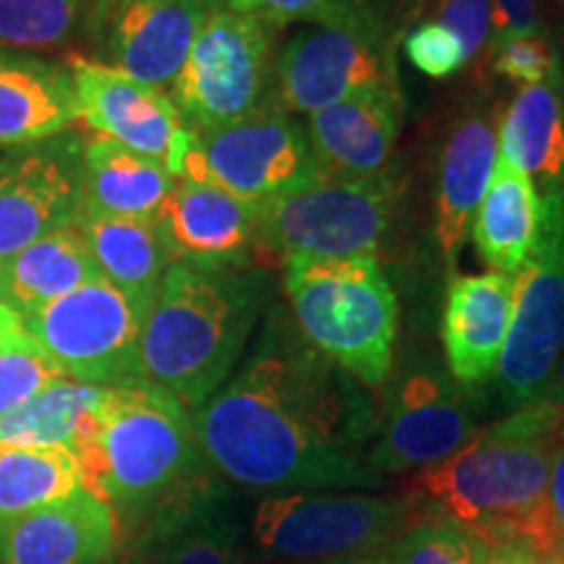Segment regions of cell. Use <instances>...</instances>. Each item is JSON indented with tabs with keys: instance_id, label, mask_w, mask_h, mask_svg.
<instances>
[{
	"instance_id": "obj_1",
	"label": "cell",
	"mask_w": 564,
	"mask_h": 564,
	"mask_svg": "<svg viewBox=\"0 0 564 564\" xmlns=\"http://www.w3.org/2000/svg\"><path fill=\"white\" fill-rule=\"evenodd\" d=\"M209 468L267 491L377 489L369 449L379 411L361 382L272 308L246 364L192 413Z\"/></svg>"
},
{
	"instance_id": "obj_2",
	"label": "cell",
	"mask_w": 564,
	"mask_h": 564,
	"mask_svg": "<svg viewBox=\"0 0 564 564\" xmlns=\"http://www.w3.org/2000/svg\"><path fill=\"white\" fill-rule=\"evenodd\" d=\"M562 440L535 400L491 423L447 460L421 468L408 494L468 528L491 549L518 544L549 564L564 535L549 502V474Z\"/></svg>"
},
{
	"instance_id": "obj_3",
	"label": "cell",
	"mask_w": 564,
	"mask_h": 564,
	"mask_svg": "<svg viewBox=\"0 0 564 564\" xmlns=\"http://www.w3.org/2000/svg\"><path fill=\"white\" fill-rule=\"evenodd\" d=\"M257 267L175 262L147 308L139 382L196 411L228 382L267 299Z\"/></svg>"
},
{
	"instance_id": "obj_4",
	"label": "cell",
	"mask_w": 564,
	"mask_h": 564,
	"mask_svg": "<svg viewBox=\"0 0 564 564\" xmlns=\"http://www.w3.org/2000/svg\"><path fill=\"white\" fill-rule=\"evenodd\" d=\"M87 491L116 512L118 533L202 484L204 460L192 411L150 384L105 387L97 421L74 453Z\"/></svg>"
},
{
	"instance_id": "obj_5",
	"label": "cell",
	"mask_w": 564,
	"mask_h": 564,
	"mask_svg": "<svg viewBox=\"0 0 564 564\" xmlns=\"http://www.w3.org/2000/svg\"><path fill=\"white\" fill-rule=\"evenodd\" d=\"M280 264L303 340L366 390H382L392 377L400 308L377 257H288Z\"/></svg>"
},
{
	"instance_id": "obj_6",
	"label": "cell",
	"mask_w": 564,
	"mask_h": 564,
	"mask_svg": "<svg viewBox=\"0 0 564 564\" xmlns=\"http://www.w3.org/2000/svg\"><path fill=\"white\" fill-rule=\"evenodd\" d=\"M423 512L411 494H274L253 507L249 544L278 564H345L398 544Z\"/></svg>"
},
{
	"instance_id": "obj_7",
	"label": "cell",
	"mask_w": 564,
	"mask_h": 564,
	"mask_svg": "<svg viewBox=\"0 0 564 564\" xmlns=\"http://www.w3.org/2000/svg\"><path fill=\"white\" fill-rule=\"evenodd\" d=\"M400 186L390 173L337 175L316 171L293 192L259 204L257 253L270 259L377 257L390 230Z\"/></svg>"
},
{
	"instance_id": "obj_8",
	"label": "cell",
	"mask_w": 564,
	"mask_h": 564,
	"mask_svg": "<svg viewBox=\"0 0 564 564\" xmlns=\"http://www.w3.org/2000/svg\"><path fill=\"white\" fill-rule=\"evenodd\" d=\"M274 26L253 13L212 6L171 84V100L192 133L243 121L274 95Z\"/></svg>"
},
{
	"instance_id": "obj_9",
	"label": "cell",
	"mask_w": 564,
	"mask_h": 564,
	"mask_svg": "<svg viewBox=\"0 0 564 564\" xmlns=\"http://www.w3.org/2000/svg\"><path fill=\"white\" fill-rule=\"evenodd\" d=\"M377 89L403 91L394 32L377 6L343 24L301 30L278 51L274 95L293 116Z\"/></svg>"
},
{
	"instance_id": "obj_10",
	"label": "cell",
	"mask_w": 564,
	"mask_h": 564,
	"mask_svg": "<svg viewBox=\"0 0 564 564\" xmlns=\"http://www.w3.org/2000/svg\"><path fill=\"white\" fill-rule=\"evenodd\" d=\"M144 316V306L100 278L21 314V322L63 377L95 387H123L139 384Z\"/></svg>"
},
{
	"instance_id": "obj_11",
	"label": "cell",
	"mask_w": 564,
	"mask_h": 564,
	"mask_svg": "<svg viewBox=\"0 0 564 564\" xmlns=\"http://www.w3.org/2000/svg\"><path fill=\"white\" fill-rule=\"evenodd\" d=\"M539 241L514 274V308L494 379L505 408L531 403L564 352V188L541 194Z\"/></svg>"
},
{
	"instance_id": "obj_12",
	"label": "cell",
	"mask_w": 564,
	"mask_h": 564,
	"mask_svg": "<svg viewBox=\"0 0 564 564\" xmlns=\"http://www.w3.org/2000/svg\"><path fill=\"white\" fill-rule=\"evenodd\" d=\"M319 171L308 133L282 108L278 95L243 121L209 133H192L181 162L183 181L207 183L238 199L264 204L293 192Z\"/></svg>"
},
{
	"instance_id": "obj_13",
	"label": "cell",
	"mask_w": 564,
	"mask_h": 564,
	"mask_svg": "<svg viewBox=\"0 0 564 564\" xmlns=\"http://www.w3.org/2000/svg\"><path fill=\"white\" fill-rule=\"evenodd\" d=\"M465 387L449 373L415 369L400 377L379 411L377 440L369 449L373 476L421 470L447 460L481 432Z\"/></svg>"
},
{
	"instance_id": "obj_14",
	"label": "cell",
	"mask_w": 564,
	"mask_h": 564,
	"mask_svg": "<svg viewBox=\"0 0 564 564\" xmlns=\"http://www.w3.org/2000/svg\"><path fill=\"white\" fill-rule=\"evenodd\" d=\"M68 74L79 121L97 137L162 162L178 178L192 131L165 89L84 55H70Z\"/></svg>"
},
{
	"instance_id": "obj_15",
	"label": "cell",
	"mask_w": 564,
	"mask_h": 564,
	"mask_svg": "<svg viewBox=\"0 0 564 564\" xmlns=\"http://www.w3.org/2000/svg\"><path fill=\"white\" fill-rule=\"evenodd\" d=\"M209 9V0H91L87 26L108 66L165 89Z\"/></svg>"
},
{
	"instance_id": "obj_16",
	"label": "cell",
	"mask_w": 564,
	"mask_h": 564,
	"mask_svg": "<svg viewBox=\"0 0 564 564\" xmlns=\"http://www.w3.org/2000/svg\"><path fill=\"white\" fill-rule=\"evenodd\" d=\"M79 175L82 147L58 137L0 160V264L70 225L79 207Z\"/></svg>"
},
{
	"instance_id": "obj_17",
	"label": "cell",
	"mask_w": 564,
	"mask_h": 564,
	"mask_svg": "<svg viewBox=\"0 0 564 564\" xmlns=\"http://www.w3.org/2000/svg\"><path fill=\"white\" fill-rule=\"evenodd\" d=\"M137 564H246L249 520L220 484L204 478L133 531Z\"/></svg>"
},
{
	"instance_id": "obj_18",
	"label": "cell",
	"mask_w": 564,
	"mask_h": 564,
	"mask_svg": "<svg viewBox=\"0 0 564 564\" xmlns=\"http://www.w3.org/2000/svg\"><path fill=\"white\" fill-rule=\"evenodd\" d=\"M173 264L243 267L257 259L259 204L238 199L207 183L183 181L154 217Z\"/></svg>"
},
{
	"instance_id": "obj_19",
	"label": "cell",
	"mask_w": 564,
	"mask_h": 564,
	"mask_svg": "<svg viewBox=\"0 0 564 564\" xmlns=\"http://www.w3.org/2000/svg\"><path fill=\"white\" fill-rule=\"evenodd\" d=\"M514 308V274H457L447 285L442 343L447 371L460 387L494 379Z\"/></svg>"
},
{
	"instance_id": "obj_20",
	"label": "cell",
	"mask_w": 564,
	"mask_h": 564,
	"mask_svg": "<svg viewBox=\"0 0 564 564\" xmlns=\"http://www.w3.org/2000/svg\"><path fill=\"white\" fill-rule=\"evenodd\" d=\"M118 520L91 491L42 507L0 531V564H108Z\"/></svg>"
},
{
	"instance_id": "obj_21",
	"label": "cell",
	"mask_w": 564,
	"mask_h": 564,
	"mask_svg": "<svg viewBox=\"0 0 564 564\" xmlns=\"http://www.w3.org/2000/svg\"><path fill=\"white\" fill-rule=\"evenodd\" d=\"M400 126L403 91L377 89L312 112L306 133L322 171L364 178L387 171Z\"/></svg>"
},
{
	"instance_id": "obj_22",
	"label": "cell",
	"mask_w": 564,
	"mask_h": 564,
	"mask_svg": "<svg viewBox=\"0 0 564 564\" xmlns=\"http://www.w3.org/2000/svg\"><path fill=\"white\" fill-rule=\"evenodd\" d=\"M499 118L489 108H470L457 118L444 141L436 186L434 236L444 264L453 270L476 209L499 160Z\"/></svg>"
},
{
	"instance_id": "obj_23",
	"label": "cell",
	"mask_w": 564,
	"mask_h": 564,
	"mask_svg": "<svg viewBox=\"0 0 564 564\" xmlns=\"http://www.w3.org/2000/svg\"><path fill=\"white\" fill-rule=\"evenodd\" d=\"M79 121L74 82L58 63L0 51V147L42 144Z\"/></svg>"
},
{
	"instance_id": "obj_24",
	"label": "cell",
	"mask_w": 564,
	"mask_h": 564,
	"mask_svg": "<svg viewBox=\"0 0 564 564\" xmlns=\"http://www.w3.org/2000/svg\"><path fill=\"white\" fill-rule=\"evenodd\" d=\"M178 178L144 154L95 137L82 144L79 207L91 215L154 220Z\"/></svg>"
},
{
	"instance_id": "obj_25",
	"label": "cell",
	"mask_w": 564,
	"mask_h": 564,
	"mask_svg": "<svg viewBox=\"0 0 564 564\" xmlns=\"http://www.w3.org/2000/svg\"><path fill=\"white\" fill-rule=\"evenodd\" d=\"M70 228L82 236L102 280L150 308L173 257L154 220L91 215L76 209Z\"/></svg>"
},
{
	"instance_id": "obj_26",
	"label": "cell",
	"mask_w": 564,
	"mask_h": 564,
	"mask_svg": "<svg viewBox=\"0 0 564 564\" xmlns=\"http://www.w3.org/2000/svg\"><path fill=\"white\" fill-rule=\"evenodd\" d=\"M541 215L544 202L539 186L528 175L497 160L489 188L470 225L478 257L494 272L518 274L539 241Z\"/></svg>"
},
{
	"instance_id": "obj_27",
	"label": "cell",
	"mask_w": 564,
	"mask_h": 564,
	"mask_svg": "<svg viewBox=\"0 0 564 564\" xmlns=\"http://www.w3.org/2000/svg\"><path fill=\"white\" fill-rule=\"evenodd\" d=\"M499 160L544 188L564 178V97L560 76L523 84L499 118Z\"/></svg>"
},
{
	"instance_id": "obj_28",
	"label": "cell",
	"mask_w": 564,
	"mask_h": 564,
	"mask_svg": "<svg viewBox=\"0 0 564 564\" xmlns=\"http://www.w3.org/2000/svg\"><path fill=\"white\" fill-rule=\"evenodd\" d=\"M100 278L82 236L66 225L0 264V301L26 314Z\"/></svg>"
},
{
	"instance_id": "obj_29",
	"label": "cell",
	"mask_w": 564,
	"mask_h": 564,
	"mask_svg": "<svg viewBox=\"0 0 564 564\" xmlns=\"http://www.w3.org/2000/svg\"><path fill=\"white\" fill-rule=\"evenodd\" d=\"M105 387L61 377L0 419V447H61L70 455L87 442Z\"/></svg>"
},
{
	"instance_id": "obj_30",
	"label": "cell",
	"mask_w": 564,
	"mask_h": 564,
	"mask_svg": "<svg viewBox=\"0 0 564 564\" xmlns=\"http://www.w3.org/2000/svg\"><path fill=\"white\" fill-rule=\"evenodd\" d=\"M87 489L79 460L61 447H0V531Z\"/></svg>"
},
{
	"instance_id": "obj_31",
	"label": "cell",
	"mask_w": 564,
	"mask_h": 564,
	"mask_svg": "<svg viewBox=\"0 0 564 564\" xmlns=\"http://www.w3.org/2000/svg\"><path fill=\"white\" fill-rule=\"evenodd\" d=\"M426 510V507H423ZM494 549L455 520L423 512L392 546L394 564H486Z\"/></svg>"
},
{
	"instance_id": "obj_32",
	"label": "cell",
	"mask_w": 564,
	"mask_h": 564,
	"mask_svg": "<svg viewBox=\"0 0 564 564\" xmlns=\"http://www.w3.org/2000/svg\"><path fill=\"white\" fill-rule=\"evenodd\" d=\"M82 0H0V45L51 47L68 40Z\"/></svg>"
},
{
	"instance_id": "obj_33",
	"label": "cell",
	"mask_w": 564,
	"mask_h": 564,
	"mask_svg": "<svg viewBox=\"0 0 564 564\" xmlns=\"http://www.w3.org/2000/svg\"><path fill=\"white\" fill-rule=\"evenodd\" d=\"M63 373L26 329L0 345V419Z\"/></svg>"
},
{
	"instance_id": "obj_34",
	"label": "cell",
	"mask_w": 564,
	"mask_h": 564,
	"mask_svg": "<svg viewBox=\"0 0 564 564\" xmlns=\"http://www.w3.org/2000/svg\"><path fill=\"white\" fill-rule=\"evenodd\" d=\"M373 0H249L246 13H253L274 30L288 24L333 26L361 17Z\"/></svg>"
},
{
	"instance_id": "obj_35",
	"label": "cell",
	"mask_w": 564,
	"mask_h": 564,
	"mask_svg": "<svg viewBox=\"0 0 564 564\" xmlns=\"http://www.w3.org/2000/svg\"><path fill=\"white\" fill-rule=\"evenodd\" d=\"M494 70L507 76L510 82L541 84L552 76H560V58L546 34H528V37H512L494 47L489 53Z\"/></svg>"
},
{
	"instance_id": "obj_36",
	"label": "cell",
	"mask_w": 564,
	"mask_h": 564,
	"mask_svg": "<svg viewBox=\"0 0 564 564\" xmlns=\"http://www.w3.org/2000/svg\"><path fill=\"white\" fill-rule=\"evenodd\" d=\"M403 51L405 58L423 76H432V79H449L468 63L460 40L436 21H423V24L408 32Z\"/></svg>"
},
{
	"instance_id": "obj_37",
	"label": "cell",
	"mask_w": 564,
	"mask_h": 564,
	"mask_svg": "<svg viewBox=\"0 0 564 564\" xmlns=\"http://www.w3.org/2000/svg\"><path fill=\"white\" fill-rule=\"evenodd\" d=\"M436 24H442L460 40L465 61L470 63L481 58L491 45V0H436Z\"/></svg>"
},
{
	"instance_id": "obj_38",
	"label": "cell",
	"mask_w": 564,
	"mask_h": 564,
	"mask_svg": "<svg viewBox=\"0 0 564 564\" xmlns=\"http://www.w3.org/2000/svg\"><path fill=\"white\" fill-rule=\"evenodd\" d=\"M494 9V32L491 45L499 47L512 37H528V34H544L541 21V0H491Z\"/></svg>"
},
{
	"instance_id": "obj_39",
	"label": "cell",
	"mask_w": 564,
	"mask_h": 564,
	"mask_svg": "<svg viewBox=\"0 0 564 564\" xmlns=\"http://www.w3.org/2000/svg\"><path fill=\"white\" fill-rule=\"evenodd\" d=\"M533 400L544 408L549 415H552L556 434H560V440L564 442V352H562L560 364H556L554 373L549 377L546 387L539 392V398H533Z\"/></svg>"
},
{
	"instance_id": "obj_40",
	"label": "cell",
	"mask_w": 564,
	"mask_h": 564,
	"mask_svg": "<svg viewBox=\"0 0 564 564\" xmlns=\"http://www.w3.org/2000/svg\"><path fill=\"white\" fill-rule=\"evenodd\" d=\"M549 502H552L556 525L564 535V442L554 449L552 474H549Z\"/></svg>"
},
{
	"instance_id": "obj_41",
	"label": "cell",
	"mask_w": 564,
	"mask_h": 564,
	"mask_svg": "<svg viewBox=\"0 0 564 564\" xmlns=\"http://www.w3.org/2000/svg\"><path fill=\"white\" fill-rule=\"evenodd\" d=\"M486 564H544V562H541V556H535L531 549L507 544V546L494 549Z\"/></svg>"
},
{
	"instance_id": "obj_42",
	"label": "cell",
	"mask_w": 564,
	"mask_h": 564,
	"mask_svg": "<svg viewBox=\"0 0 564 564\" xmlns=\"http://www.w3.org/2000/svg\"><path fill=\"white\" fill-rule=\"evenodd\" d=\"M24 333V322H21V314L17 308H11L9 303L0 301V345L11 337H17Z\"/></svg>"
},
{
	"instance_id": "obj_43",
	"label": "cell",
	"mask_w": 564,
	"mask_h": 564,
	"mask_svg": "<svg viewBox=\"0 0 564 564\" xmlns=\"http://www.w3.org/2000/svg\"><path fill=\"white\" fill-rule=\"evenodd\" d=\"M392 546H394V544H392ZM392 546H390V549H382V552H373V554H369V556H361V560L345 562V564H394Z\"/></svg>"
},
{
	"instance_id": "obj_44",
	"label": "cell",
	"mask_w": 564,
	"mask_h": 564,
	"mask_svg": "<svg viewBox=\"0 0 564 564\" xmlns=\"http://www.w3.org/2000/svg\"><path fill=\"white\" fill-rule=\"evenodd\" d=\"M556 9H560V13H562V19H564V0H556Z\"/></svg>"
},
{
	"instance_id": "obj_45",
	"label": "cell",
	"mask_w": 564,
	"mask_h": 564,
	"mask_svg": "<svg viewBox=\"0 0 564 564\" xmlns=\"http://www.w3.org/2000/svg\"><path fill=\"white\" fill-rule=\"evenodd\" d=\"M549 564H564V554H562V556H556V560H552Z\"/></svg>"
},
{
	"instance_id": "obj_46",
	"label": "cell",
	"mask_w": 564,
	"mask_h": 564,
	"mask_svg": "<svg viewBox=\"0 0 564 564\" xmlns=\"http://www.w3.org/2000/svg\"><path fill=\"white\" fill-rule=\"evenodd\" d=\"M209 3H212V6H215V3H217V0H209Z\"/></svg>"
}]
</instances>
